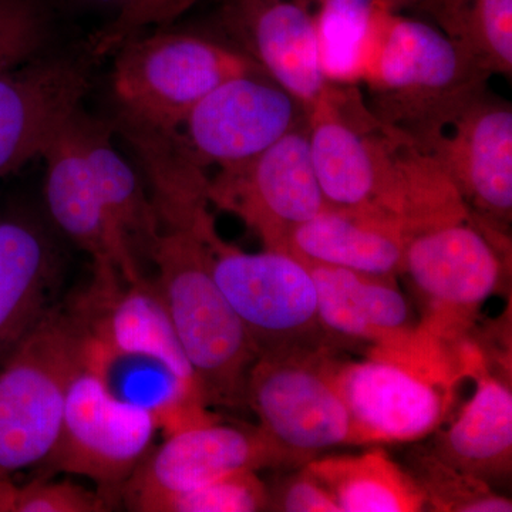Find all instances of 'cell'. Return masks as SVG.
Masks as SVG:
<instances>
[{"mask_svg": "<svg viewBox=\"0 0 512 512\" xmlns=\"http://www.w3.org/2000/svg\"><path fill=\"white\" fill-rule=\"evenodd\" d=\"M490 77L429 20L379 6L357 86L376 119L412 138L487 89Z\"/></svg>", "mask_w": 512, "mask_h": 512, "instance_id": "obj_1", "label": "cell"}, {"mask_svg": "<svg viewBox=\"0 0 512 512\" xmlns=\"http://www.w3.org/2000/svg\"><path fill=\"white\" fill-rule=\"evenodd\" d=\"M148 258L156 285L208 406L245 403L258 352L210 268L195 228H161Z\"/></svg>", "mask_w": 512, "mask_h": 512, "instance_id": "obj_2", "label": "cell"}, {"mask_svg": "<svg viewBox=\"0 0 512 512\" xmlns=\"http://www.w3.org/2000/svg\"><path fill=\"white\" fill-rule=\"evenodd\" d=\"M86 332L53 305L0 365V478L45 463L62 427L67 392L84 360Z\"/></svg>", "mask_w": 512, "mask_h": 512, "instance_id": "obj_3", "label": "cell"}, {"mask_svg": "<svg viewBox=\"0 0 512 512\" xmlns=\"http://www.w3.org/2000/svg\"><path fill=\"white\" fill-rule=\"evenodd\" d=\"M309 151L326 202L399 221L406 136L366 106L359 86L326 84L308 110Z\"/></svg>", "mask_w": 512, "mask_h": 512, "instance_id": "obj_4", "label": "cell"}, {"mask_svg": "<svg viewBox=\"0 0 512 512\" xmlns=\"http://www.w3.org/2000/svg\"><path fill=\"white\" fill-rule=\"evenodd\" d=\"M117 49L111 87L120 119L164 133L180 131L190 111L215 87L262 72L238 47L192 33L136 35Z\"/></svg>", "mask_w": 512, "mask_h": 512, "instance_id": "obj_5", "label": "cell"}, {"mask_svg": "<svg viewBox=\"0 0 512 512\" xmlns=\"http://www.w3.org/2000/svg\"><path fill=\"white\" fill-rule=\"evenodd\" d=\"M329 346L262 353L248 373L245 403L284 457L302 467L329 448L356 444Z\"/></svg>", "mask_w": 512, "mask_h": 512, "instance_id": "obj_6", "label": "cell"}, {"mask_svg": "<svg viewBox=\"0 0 512 512\" xmlns=\"http://www.w3.org/2000/svg\"><path fill=\"white\" fill-rule=\"evenodd\" d=\"M215 282L247 328L258 356L329 346L308 265L288 252H245L218 235L211 212L195 227Z\"/></svg>", "mask_w": 512, "mask_h": 512, "instance_id": "obj_7", "label": "cell"}, {"mask_svg": "<svg viewBox=\"0 0 512 512\" xmlns=\"http://www.w3.org/2000/svg\"><path fill=\"white\" fill-rule=\"evenodd\" d=\"M457 377L453 363L424 350L375 348L363 362H339L356 444L423 439L443 420Z\"/></svg>", "mask_w": 512, "mask_h": 512, "instance_id": "obj_8", "label": "cell"}, {"mask_svg": "<svg viewBox=\"0 0 512 512\" xmlns=\"http://www.w3.org/2000/svg\"><path fill=\"white\" fill-rule=\"evenodd\" d=\"M507 232L471 215L419 232L404 251L402 274L409 275L429 315L421 328L444 343L458 342L480 306L501 284Z\"/></svg>", "mask_w": 512, "mask_h": 512, "instance_id": "obj_9", "label": "cell"}, {"mask_svg": "<svg viewBox=\"0 0 512 512\" xmlns=\"http://www.w3.org/2000/svg\"><path fill=\"white\" fill-rule=\"evenodd\" d=\"M158 430L153 414L116 396L99 370L83 360L45 463L52 470L89 478L113 501L150 453Z\"/></svg>", "mask_w": 512, "mask_h": 512, "instance_id": "obj_10", "label": "cell"}, {"mask_svg": "<svg viewBox=\"0 0 512 512\" xmlns=\"http://www.w3.org/2000/svg\"><path fill=\"white\" fill-rule=\"evenodd\" d=\"M433 158L488 227L512 220V107L487 89L410 138Z\"/></svg>", "mask_w": 512, "mask_h": 512, "instance_id": "obj_11", "label": "cell"}, {"mask_svg": "<svg viewBox=\"0 0 512 512\" xmlns=\"http://www.w3.org/2000/svg\"><path fill=\"white\" fill-rule=\"evenodd\" d=\"M208 200L244 222L265 249L285 252L293 229L329 205L313 170L308 117L264 153L220 168Z\"/></svg>", "mask_w": 512, "mask_h": 512, "instance_id": "obj_12", "label": "cell"}, {"mask_svg": "<svg viewBox=\"0 0 512 512\" xmlns=\"http://www.w3.org/2000/svg\"><path fill=\"white\" fill-rule=\"evenodd\" d=\"M305 107L268 74L232 77L190 111L181 140L201 167L241 164L306 120Z\"/></svg>", "mask_w": 512, "mask_h": 512, "instance_id": "obj_13", "label": "cell"}, {"mask_svg": "<svg viewBox=\"0 0 512 512\" xmlns=\"http://www.w3.org/2000/svg\"><path fill=\"white\" fill-rule=\"evenodd\" d=\"M284 466V457L258 426L212 420L165 436L120 495L131 510L143 512L158 498L194 490L229 474Z\"/></svg>", "mask_w": 512, "mask_h": 512, "instance_id": "obj_14", "label": "cell"}, {"mask_svg": "<svg viewBox=\"0 0 512 512\" xmlns=\"http://www.w3.org/2000/svg\"><path fill=\"white\" fill-rule=\"evenodd\" d=\"M70 311L103 352L158 360L204 396L156 282L128 284L113 265L94 262L92 284Z\"/></svg>", "mask_w": 512, "mask_h": 512, "instance_id": "obj_15", "label": "cell"}, {"mask_svg": "<svg viewBox=\"0 0 512 512\" xmlns=\"http://www.w3.org/2000/svg\"><path fill=\"white\" fill-rule=\"evenodd\" d=\"M90 70L83 53H45L0 74V178L43 156L80 109Z\"/></svg>", "mask_w": 512, "mask_h": 512, "instance_id": "obj_16", "label": "cell"}, {"mask_svg": "<svg viewBox=\"0 0 512 512\" xmlns=\"http://www.w3.org/2000/svg\"><path fill=\"white\" fill-rule=\"evenodd\" d=\"M79 110L43 153L45 201L57 228L93 262L113 265L128 284L146 278L138 256L101 197L80 136Z\"/></svg>", "mask_w": 512, "mask_h": 512, "instance_id": "obj_17", "label": "cell"}, {"mask_svg": "<svg viewBox=\"0 0 512 512\" xmlns=\"http://www.w3.org/2000/svg\"><path fill=\"white\" fill-rule=\"evenodd\" d=\"M221 22L234 46L308 113L328 82L319 66L315 18L305 0H224Z\"/></svg>", "mask_w": 512, "mask_h": 512, "instance_id": "obj_18", "label": "cell"}, {"mask_svg": "<svg viewBox=\"0 0 512 512\" xmlns=\"http://www.w3.org/2000/svg\"><path fill=\"white\" fill-rule=\"evenodd\" d=\"M409 239L402 222L386 212L328 205L293 229L285 252L305 264L394 278L402 274Z\"/></svg>", "mask_w": 512, "mask_h": 512, "instance_id": "obj_19", "label": "cell"}, {"mask_svg": "<svg viewBox=\"0 0 512 512\" xmlns=\"http://www.w3.org/2000/svg\"><path fill=\"white\" fill-rule=\"evenodd\" d=\"M59 268L42 225L22 214L0 220V365L52 308Z\"/></svg>", "mask_w": 512, "mask_h": 512, "instance_id": "obj_20", "label": "cell"}, {"mask_svg": "<svg viewBox=\"0 0 512 512\" xmlns=\"http://www.w3.org/2000/svg\"><path fill=\"white\" fill-rule=\"evenodd\" d=\"M306 265L316 286L320 325L329 338L380 346L414 329L409 302L393 285L394 278Z\"/></svg>", "mask_w": 512, "mask_h": 512, "instance_id": "obj_21", "label": "cell"}, {"mask_svg": "<svg viewBox=\"0 0 512 512\" xmlns=\"http://www.w3.org/2000/svg\"><path fill=\"white\" fill-rule=\"evenodd\" d=\"M464 375L477 380L476 392L443 433L434 453L446 463L487 481L511 473L512 393L491 375L481 353L467 345L461 356Z\"/></svg>", "mask_w": 512, "mask_h": 512, "instance_id": "obj_22", "label": "cell"}, {"mask_svg": "<svg viewBox=\"0 0 512 512\" xmlns=\"http://www.w3.org/2000/svg\"><path fill=\"white\" fill-rule=\"evenodd\" d=\"M305 467L329 491L340 512H416L427 507L412 474L382 448L356 456L316 457Z\"/></svg>", "mask_w": 512, "mask_h": 512, "instance_id": "obj_23", "label": "cell"}, {"mask_svg": "<svg viewBox=\"0 0 512 512\" xmlns=\"http://www.w3.org/2000/svg\"><path fill=\"white\" fill-rule=\"evenodd\" d=\"M77 120L84 153L101 197L137 256H148L161 232L153 200L136 171L113 146L109 128L84 114L82 109Z\"/></svg>", "mask_w": 512, "mask_h": 512, "instance_id": "obj_24", "label": "cell"}, {"mask_svg": "<svg viewBox=\"0 0 512 512\" xmlns=\"http://www.w3.org/2000/svg\"><path fill=\"white\" fill-rule=\"evenodd\" d=\"M421 13L484 70L512 74V0H429Z\"/></svg>", "mask_w": 512, "mask_h": 512, "instance_id": "obj_25", "label": "cell"}, {"mask_svg": "<svg viewBox=\"0 0 512 512\" xmlns=\"http://www.w3.org/2000/svg\"><path fill=\"white\" fill-rule=\"evenodd\" d=\"M410 466L427 505L447 512H511L512 503L491 490L483 478L446 463L436 453H417Z\"/></svg>", "mask_w": 512, "mask_h": 512, "instance_id": "obj_26", "label": "cell"}, {"mask_svg": "<svg viewBox=\"0 0 512 512\" xmlns=\"http://www.w3.org/2000/svg\"><path fill=\"white\" fill-rule=\"evenodd\" d=\"M268 505V485L258 471H241L185 493L158 498L143 512H256L268 510Z\"/></svg>", "mask_w": 512, "mask_h": 512, "instance_id": "obj_27", "label": "cell"}, {"mask_svg": "<svg viewBox=\"0 0 512 512\" xmlns=\"http://www.w3.org/2000/svg\"><path fill=\"white\" fill-rule=\"evenodd\" d=\"M50 39L46 0H0V74L45 55Z\"/></svg>", "mask_w": 512, "mask_h": 512, "instance_id": "obj_28", "label": "cell"}, {"mask_svg": "<svg viewBox=\"0 0 512 512\" xmlns=\"http://www.w3.org/2000/svg\"><path fill=\"white\" fill-rule=\"evenodd\" d=\"M113 501L70 481L35 480L19 487L16 512H104Z\"/></svg>", "mask_w": 512, "mask_h": 512, "instance_id": "obj_29", "label": "cell"}, {"mask_svg": "<svg viewBox=\"0 0 512 512\" xmlns=\"http://www.w3.org/2000/svg\"><path fill=\"white\" fill-rule=\"evenodd\" d=\"M201 0H136L114 18L94 43L96 53L116 49L130 37L151 26H167L194 8Z\"/></svg>", "mask_w": 512, "mask_h": 512, "instance_id": "obj_30", "label": "cell"}, {"mask_svg": "<svg viewBox=\"0 0 512 512\" xmlns=\"http://www.w3.org/2000/svg\"><path fill=\"white\" fill-rule=\"evenodd\" d=\"M268 488L269 511L340 512L329 491L305 466Z\"/></svg>", "mask_w": 512, "mask_h": 512, "instance_id": "obj_31", "label": "cell"}, {"mask_svg": "<svg viewBox=\"0 0 512 512\" xmlns=\"http://www.w3.org/2000/svg\"><path fill=\"white\" fill-rule=\"evenodd\" d=\"M315 23L318 20L346 19L367 22L375 16L379 0H305Z\"/></svg>", "mask_w": 512, "mask_h": 512, "instance_id": "obj_32", "label": "cell"}, {"mask_svg": "<svg viewBox=\"0 0 512 512\" xmlns=\"http://www.w3.org/2000/svg\"><path fill=\"white\" fill-rule=\"evenodd\" d=\"M19 487L10 478H0V512H16Z\"/></svg>", "mask_w": 512, "mask_h": 512, "instance_id": "obj_33", "label": "cell"}, {"mask_svg": "<svg viewBox=\"0 0 512 512\" xmlns=\"http://www.w3.org/2000/svg\"><path fill=\"white\" fill-rule=\"evenodd\" d=\"M429 0H379L380 6L392 10V12L403 13V10H416L421 13Z\"/></svg>", "mask_w": 512, "mask_h": 512, "instance_id": "obj_34", "label": "cell"}, {"mask_svg": "<svg viewBox=\"0 0 512 512\" xmlns=\"http://www.w3.org/2000/svg\"><path fill=\"white\" fill-rule=\"evenodd\" d=\"M86 5L94 6V8L110 9L116 12V16L121 12L130 8L136 0H80Z\"/></svg>", "mask_w": 512, "mask_h": 512, "instance_id": "obj_35", "label": "cell"}]
</instances>
